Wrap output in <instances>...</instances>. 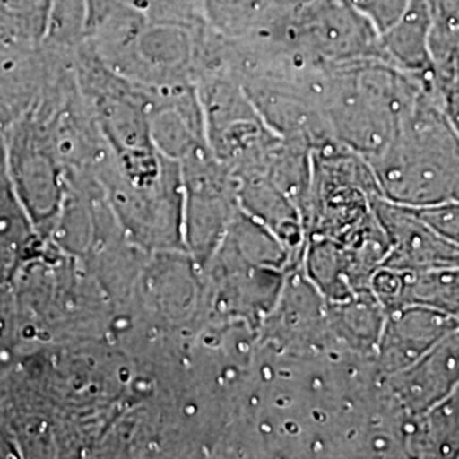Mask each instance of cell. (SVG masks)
<instances>
[{
    "instance_id": "1",
    "label": "cell",
    "mask_w": 459,
    "mask_h": 459,
    "mask_svg": "<svg viewBox=\"0 0 459 459\" xmlns=\"http://www.w3.org/2000/svg\"><path fill=\"white\" fill-rule=\"evenodd\" d=\"M386 313L377 344V371L385 377L409 368L459 327L458 316L419 303L398 305Z\"/></svg>"
},
{
    "instance_id": "2",
    "label": "cell",
    "mask_w": 459,
    "mask_h": 459,
    "mask_svg": "<svg viewBox=\"0 0 459 459\" xmlns=\"http://www.w3.org/2000/svg\"><path fill=\"white\" fill-rule=\"evenodd\" d=\"M377 216L390 246L381 265L403 273L459 265V246L429 229L407 206L383 199Z\"/></svg>"
},
{
    "instance_id": "3",
    "label": "cell",
    "mask_w": 459,
    "mask_h": 459,
    "mask_svg": "<svg viewBox=\"0 0 459 459\" xmlns=\"http://www.w3.org/2000/svg\"><path fill=\"white\" fill-rule=\"evenodd\" d=\"M459 385V327L409 368L385 377V386L411 419L441 402Z\"/></svg>"
},
{
    "instance_id": "4",
    "label": "cell",
    "mask_w": 459,
    "mask_h": 459,
    "mask_svg": "<svg viewBox=\"0 0 459 459\" xmlns=\"http://www.w3.org/2000/svg\"><path fill=\"white\" fill-rule=\"evenodd\" d=\"M409 456L459 458V385L405 426Z\"/></svg>"
},
{
    "instance_id": "5",
    "label": "cell",
    "mask_w": 459,
    "mask_h": 459,
    "mask_svg": "<svg viewBox=\"0 0 459 459\" xmlns=\"http://www.w3.org/2000/svg\"><path fill=\"white\" fill-rule=\"evenodd\" d=\"M432 2L409 0L405 13L383 36L388 53L400 64L411 70L432 65L430 36H432Z\"/></svg>"
},
{
    "instance_id": "6",
    "label": "cell",
    "mask_w": 459,
    "mask_h": 459,
    "mask_svg": "<svg viewBox=\"0 0 459 459\" xmlns=\"http://www.w3.org/2000/svg\"><path fill=\"white\" fill-rule=\"evenodd\" d=\"M91 0H51L43 49L55 58L74 64L87 45Z\"/></svg>"
},
{
    "instance_id": "7",
    "label": "cell",
    "mask_w": 459,
    "mask_h": 459,
    "mask_svg": "<svg viewBox=\"0 0 459 459\" xmlns=\"http://www.w3.org/2000/svg\"><path fill=\"white\" fill-rule=\"evenodd\" d=\"M405 303L427 305L459 318V265L403 273V293L398 305Z\"/></svg>"
},
{
    "instance_id": "8",
    "label": "cell",
    "mask_w": 459,
    "mask_h": 459,
    "mask_svg": "<svg viewBox=\"0 0 459 459\" xmlns=\"http://www.w3.org/2000/svg\"><path fill=\"white\" fill-rule=\"evenodd\" d=\"M204 22L225 39L254 30L267 14V0H197Z\"/></svg>"
},
{
    "instance_id": "9",
    "label": "cell",
    "mask_w": 459,
    "mask_h": 459,
    "mask_svg": "<svg viewBox=\"0 0 459 459\" xmlns=\"http://www.w3.org/2000/svg\"><path fill=\"white\" fill-rule=\"evenodd\" d=\"M51 0H0V39L41 45Z\"/></svg>"
},
{
    "instance_id": "10",
    "label": "cell",
    "mask_w": 459,
    "mask_h": 459,
    "mask_svg": "<svg viewBox=\"0 0 459 459\" xmlns=\"http://www.w3.org/2000/svg\"><path fill=\"white\" fill-rule=\"evenodd\" d=\"M407 208L419 220H422L429 229L459 246V201H444L436 204Z\"/></svg>"
},
{
    "instance_id": "11",
    "label": "cell",
    "mask_w": 459,
    "mask_h": 459,
    "mask_svg": "<svg viewBox=\"0 0 459 459\" xmlns=\"http://www.w3.org/2000/svg\"><path fill=\"white\" fill-rule=\"evenodd\" d=\"M377 33L385 34L407 9L409 0H349Z\"/></svg>"
},
{
    "instance_id": "12",
    "label": "cell",
    "mask_w": 459,
    "mask_h": 459,
    "mask_svg": "<svg viewBox=\"0 0 459 459\" xmlns=\"http://www.w3.org/2000/svg\"><path fill=\"white\" fill-rule=\"evenodd\" d=\"M307 2H312V0H267V7H269L267 13H286Z\"/></svg>"
}]
</instances>
